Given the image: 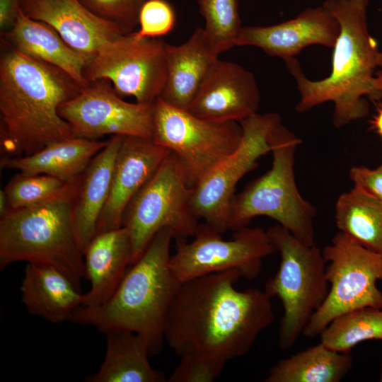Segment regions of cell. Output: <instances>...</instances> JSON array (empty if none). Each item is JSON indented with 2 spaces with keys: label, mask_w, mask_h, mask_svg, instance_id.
<instances>
[{
  "label": "cell",
  "mask_w": 382,
  "mask_h": 382,
  "mask_svg": "<svg viewBox=\"0 0 382 382\" xmlns=\"http://www.w3.org/2000/svg\"><path fill=\"white\" fill-rule=\"evenodd\" d=\"M237 270L181 283L168 313L165 341L180 357L204 355L227 362L249 352L272 325L271 298L263 290H238Z\"/></svg>",
  "instance_id": "6da1fadb"
},
{
  "label": "cell",
  "mask_w": 382,
  "mask_h": 382,
  "mask_svg": "<svg viewBox=\"0 0 382 382\" xmlns=\"http://www.w3.org/2000/svg\"><path fill=\"white\" fill-rule=\"evenodd\" d=\"M0 59V149L3 156L31 155L76 137L59 108L81 87L59 68L30 58L6 42Z\"/></svg>",
  "instance_id": "7a4b0ae2"
},
{
  "label": "cell",
  "mask_w": 382,
  "mask_h": 382,
  "mask_svg": "<svg viewBox=\"0 0 382 382\" xmlns=\"http://www.w3.org/2000/svg\"><path fill=\"white\" fill-rule=\"evenodd\" d=\"M369 0H325L323 3L340 25L332 47V69L327 77L313 81L303 74L296 58L285 62L300 94L296 106L298 112H305L332 102V123L341 128L368 115L367 98L378 100L373 81L380 50L369 30Z\"/></svg>",
  "instance_id": "3957f363"
},
{
  "label": "cell",
  "mask_w": 382,
  "mask_h": 382,
  "mask_svg": "<svg viewBox=\"0 0 382 382\" xmlns=\"http://www.w3.org/2000/svg\"><path fill=\"white\" fill-rule=\"evenodd\" d=\"M173 231L165 228L128 267L112 296L100 306H80L69 321L101 332L127 330L146 342L150 356L159 354L170 304L181 284L170 267Z\"/></svg>",
  "instance_id": "277c9868"
},
{
  "label": "cell",
  "mask_w": 382,
  "mask_h": 382,
  "mask_svg": "<svg viewBox=\"0 0 382 382\" xmlns=\"http://www.w3.org/2000/svg\"><path fill=\"white\" fill-rule=\"evenodd\" d=\"M74 194L10 210L0 217L1 270L18 261L49 264L79 287L86 274L74 223Z\"/></svg>",
  "instance_id": "5b68a950"
},
{
  "label": "cell",
  "mask_w": 382,
  "mask_h": 382,
  "mask_svg": "<svg viewBox=\"0 0 382 382\" xmlns=\"http://www.w3.org/2000/svg\"><path fill=\"white\" fill-rule=\"evenodd\" d=\"M301 142L282 124L274 129L270 138L272 167L235 194L229 208L228 229L236 231L264 216L277 221L303 243H316L317 210L300 194L295 179V156Z\"/></svg>",
  "instance_id": "8992f818"
},
{
  "label": "cell",
  "mask_w": 382,
  "mask_h": 382,
  "mask_svg": "<svg viewBox=\"0 0 382 382\" xmlns=\"http://www.w3.org/2000/svg\"><path fill=\"white\" fill-rule=\"evenodd\" d=\"M267 233L280 262L275 274L266 281L264 291L282 303L279 345L287 349L295 345L328 295L327 262L316 243H303L279 224Z\"/></svg>",
  "instance_id": "52a82bcc"
},
{
  "label": "cell",
  "mask_w": 382,
  "mask_h": 382,
  "mask_svg": "<svg viewBox=\"0 0 382 382\" xmlns=\"http://www.w3.org/2000/svg\"><path fill=\"white\" fill-rule=\"evenodd\" d=\"M192 187L172 152L126 207L122 218L132 245L131 264L161 229L170 228L177 243L192 237L199 225L191 207Z\"/></svg>",
  "instance_id": "ba28073f"
},
{
  "label": "cell",
  "mask_w": 382,
  "mask_h": 382,
  "mask_svg": "<svg viewBox=\"0 0 382 382\" xmlns=\"http://www.w3.org/2000/svg\"><path fill=\"white\" fill-rule=\"evenodd\" d=\"M329 283L328 295L303 335H319L336 317L363 307L382 308V254L354 242L338 231L323 250Z\"/></svg>",
  "instance_id": "9c48e42d"
},
{
  "label": "cell",
  "mask_w": 382,
  "mask_h": 382,
  "mask_svg": "<svg viewBox=\"0 0 382 382\" xmlns=\"http://www.w3.org/2000/svg\"><path fill=\"white\" fill-rule=\"evenodd\" d=\"M242 135L236 121L207 120L160 98L154 103L152 139L175 154L192 188L238 147Z\"/></svg>",
  "instance_id": "30bf717a"
},
{
  "label": "cell",
  "mask_w": 382,
  "mask_h": 382,
  "mask_svg": "<svg viewBox=\"0 0 382 382\" xmlns=\"http://www.w3.org/2000/svg\"><path fill=\"white\" fill-rule=\"evenodd\" d=\"M239 123L243 135L238 147L192 188L194 214L221 234L228 230L229 208L238 183L257 166L261 156L271 151V136L282 120L277 112H257Z\"/></svg>",
  "instance_id": "8fae6325"
},
{
  "label": "cell",
  "mask_w": 382,
  "mask_h": 382,
  "mask_svg": "<svg viewBox=\"0 0 382 382\" xmlns=\"http://www.w3.org/2000/svg\"><path fill=\"white\" fill-rule=\"evenodd\" d=\"M166 42L157 37H139L135 32L108 42L88 62L84 77L89 82L110 81L120 96L152 104L167 79Z\"/></svg>",
  "instance_id": "7c38bea8"
},
{
  "label": "cell",
  "mask_w": 382,
  "mask_h": 382,
  "mask_svg": "<svg viewBox=\"0 0 382 382\" xmlns=\"http://www.w3.org/2000/svg\"><path fill=\"white\" fill-rule=\"evenodd\" d=\"M221 235L204 222L198 225L191 241L177 243L170 267L181 283L229 270L253 279L261 272L262 259L275 252L267 231L261 228L244 227L236 231L231 240Z\"/></svg>",
  "instance_id": "4fadbf2b"
},
{
  "label": "cell",
  "mask_w": 382,
  "mask_h": 382,
  "mask_svg": "<svg viewBox=\"0 0 382 382\" xmlns=\"http://www.w3.org/2000/svg\"><path fill=\"white\" fill-rule=\"evenodd\" d=\"M154 103L127 102L110 81L98 80L89 82L62 103L59 114L70 125L76 137L97 139L112 134L152 139Z\"/></svg>",
  "instance_id": "5bb4252c"
},
{
  "label": "cell",
  "mask_w": 382,
  "mask_h": 382,
  "mask_svg": "<svg viewBox=\"0 0 382 382\" xmlns=\"http://www.w3.org/2000/svg\"><path fill=\"white\" fill-rule=\"evenodd\" d=\"M340 33L337 19L323 6L308 7L295 18L270 25L243 26L235 46H253L285 62L313 45L332 48Z\"/></svg>",
  "instance_id": "9a60e30c"
},
{
  "label": "cell",
  "mask_w": 382,
  "mask_h": 382,
  "mask_svg": "<svg viewBox=\"0 0 382 382\" xmlns=\"http://www.w3.org/2000/svg\"><path fill=\"white\" fill-rule=\"evenodd\" d=\"M260 101L253 74L237 63L218 58L188 110L207 120L240 122L257 112Z\"/></svg>",
  "instance_id": "2e32d148"
},
{
  "label": "cell",
  "mask_w": 382,
  "mask_h": 382,
  "mask_svg": "<svg viewBox=\"0 0 382 382\" xmlns=\"http://www.w3.org/2000/svg\"><path fill=\"white\" fill-rule=\"evenodd\" d=\"M20 8L28 18L53 28L88 62L105 44L130 33L96 16L79 0H20Z\"/></svg>",
  "instance_id": "e0dca14e"
},
{
  "label": "cell",
  "mask_w": 382,
  "mask_h": 382,
  "mask_svg": "<svg viewBox=\"0 0 382 382\" xmlns=\"http://www.w3.org/2000/svg\"><path fill=\"white\" fill-rule=\"evenodd\" d=\"M170 153L151 139L122 137L115 161L109 196L96 233L122 226L126 207Z\"/></svg>",
  "instance_id": "ac0fdd59"
},
{
  "label": "cell",
  "mask_w": 382,
  "mask_h": 382,
  "mask_svg": "<svg viewBox=\"0 0 382 382\" xmlns=\"http://www.w3.org/2000/svg\"><path fill=\"white\" fill-rule=\"evenodd\" d=\"M86 278L91 288L83 294L82 306L93 308L105 303L114 294L132 260V245L127 230L98 232L83 252Z\"/></svg>",
  "instance_id": "d6986e66"
},
{
  "label": "cell",
  "mask_w": 382,
  "mask_h": 382,
  "mask_svg": "<svg viewBox=\"0 0 382 382\" xmlns=\"http://www.w3.org/2000/svg\"><path fill=\"white\" fill-rule=\"evenodd\" d=\"M167 79L158 98L166 103L188 110L206 75L218 59L207 43L203 28H195L180 45L166 42Z\"/></svg>",
  "instance_id": "ffe728a7"
},
{
  "label": "cell",
  "mask_w": 382,
  "mask_h": 382,
  "mask_svg": "<svg viewBox=\"0 0 382 382\" xmlns=\"http://www.w3.org/2000/svg\"><path fill=\"white\" fill-rule=\"evenodd\" d=\"M20 289L28 313L52 323L69 320L83 302L79 287L49 264L27 262Z\"/></svg>",
  "instance_id": "44dd1931"
},
{
  "label": "cell",
  "mask_w": 382,
  "mask_h": 382,
  "mask_svg": "<svg viewBox=\"0 0 382 382\" xmlns=\"http://www.w3.org/2000/svg\"><path fill=\"white\" fill-rule=\"evenodd\" d=\"M1 40L23 54L62 70L81 88L88 84L84 77L88 60L53 28L28 18L21 8L12 28L1 33Z\"/></svg>",
  "instance_id": "7402d4cb"
},
{
  "label": "cell",
  "mask_w": 382,
  "mask_h": 382,
  "mask_svg": "<svg viewBox=\"0 0 382 382\" xmlns=\"http://www.w3.org/2000/svg\"><path fill=\"white\" fill-rule=\"evenodd\" d=\"M122 136L113 135L79 177L73 199V217L79 243L84 252L97 231L107 202L115 158Z\"/></svg>",
  "instance_id": "603a6c76"
},
{
  "label": "cell",
  "mask_w": 382,
  "mask_h": 382,
  "mask_svg": "<svg viewBox=\"0 0 382 382\" xmlns=\"http://www.w3.org/2000/svg\"><path fill=\"white\" fill-rule=\"evenodd\" d=\"M108 141L74 137L47 144L26 156H2L0 166L25 175H47L66 182L76 180Z\"/></svg>",
  "instance_id": "cb8c5ba5"
},
{
  "label": "cell",
  "mask_w": 382,
  "mask_h": 382,
  "mask_svg": "<svg viewBox=\"0 0 382 382\" xmlns=\"http://www.w3.org/2000/svg\"><path fill=\"white\" fill-rule=\"evenodd\" d=\"M107 345L104 360L98 372L86 378L88 382H164L161 371L150 364L148 345L137 333L116 330L105 333Z\"/></svg>",
  "instance_id": "d4e9b609"
},
{
  "label": "cell",
  "mask_w": 382,
  "mask_h": 382,
  "mask_svg": "<svg viewBox=\"0 0 382 382\" xmlns=\"http://www.w3.org/2000/svg\"><path fill=\"white\" fill-rule=\"evenodd\" d=\"M352 365L350 352H338L320 342L279 361L264 381L340 382Z\"/></svg>",
  "instance_id": "484cf974"
},
{
  "label": "cell",
  "mask_w": 382,
  "mask_h": 382,
  "mask_svg": "<svg viewBox=\"0 0 382 382\" xmlns=\"http://www.w3.org/2000/svg\"><path fill=\"white\" fill-rule=\"evenodd\" d=\"M335 219L338 231L382 254V199L354 186L338 197Z\"/></svg>",
  "instance_id": "4316f807"
},
{
  "label": "cell",
  "mask_w": 382,
  "mask_h": 382,
  "mask_svg": "<svg viewBox=\"0 0 382 382\" xmlns=\"http://www.w3.org/2000/svg\"><path fill=\"white\" fill-rule=\"evenodd\" d=\"M320 342L342 352L360 342L382 340V308L363 307L334 318L320 333Z\"/></svg>",
  "instance_id": "83f0119b"
},
{
  "label": "cell",
  "mask_w": 382,
  "mask_h": 382,
  "mask_svg": "<svg viewBox=\"0 0 382 382\" xmlns=\"http://www.w3.org/2000/svg\"><path fill=\"white\" fill-rule=\"evenodd\" d=\"M204 19L206 40L216 54L235 46L242 28L239 0H195Z\"/></svg>",
  "instance_id": "f1b7e54d"
},
{
  "label": "cell",
  "mask_w": 382,
  "mask_h": 382,
  "mask_svg": "<svg viewBox=\"0 0 382 382\" xmlns=\"http://www.w3.org/2000/svg\"><path fill=\"white\" fill-rule=\"evenodd\" d=\"M79 177L74 181L66 182L47 175H25L19 173L9 180L4 189L9 211L73 194L76 191Z\"/></svg>",
  "instance_id": "f546056e"
},
{
  "label": "cell",
  "mask_w": 382,
  "mask_h": 382,
  "mask_svg": "<svg viewBox=\"0 0 382 382\" xmlns=\"http://www.w3.org/2000/svg\"><path fill=\"white\" fill-rule=\"evenodd\" d=\"M176 23L173 6L166 0H146L139 17V37H158L170 33Z\"/></svg>",
  "instance_id": "4dcf8cb0"
},
{
  "label": "cell",
  "mask_w": 382,
  "mask_h": 382,
  "mask_svg": "<svg viewBox=\"0 0 382 382\" xmlns=\"http://www.w3.org/2000/svg\"><path fill=\"white\" fill-rule=\"evenodd\" d=\"M96 16L130 32L139 25L141 8L146 0H79Z\"/></svg>",
  "instance_id": "1f68e13d"
},
{
  "label": "cell",
  "mask_w": 382,
  "mask_h": 382,
  "mask_svg": "<svg viewBox=\"0 0 382 382\" xmlns=\"http://www.w3.org/2000/svg\"><path fill=\"white\" fill-rule=\"evenodd\" d=\"M226 362L204 355L182 356L168 382H212L222 371Z\"/></svg>",
  "instance_id": "d6a6232c"
},
{
  "label": "cell",
  "mask_w": 382,
  "mask_h": 382,
  "mask_svg": "<svg viewBox=\"0 0 382 382\" xmlns=\"http://www.w3.org/2000/svg\"><path fill=\"white\" fill-rule=\"evenodd\" d=\"M349 177L354 186L382 199V163L374 168L353 166L349 169Z\"/></svg>",
  "instance_id": "836d02e7"
},
{
  "label": "cell",
  "mask_w": 382,
  "mask_h": 382,
  "mask_svg": "<svg viewBox=\"0 0 382 382\" xmlns=\"http://www.w3.org/2000/svg\"><path fill=\"white\" fill-rule=\"evenodd\" d=\"M20 11V0H0V28L2 32L13 25Z\"/></svg>",
  "instance_id": "e575fe53"
},
{
  "label": "cell",
  "mask_w": 382,
  "mask_h": 382,
  "mask_svg": "<svg viewBox=\"0 0 382 382\" xmlns=\"http://www.w3.org/2000/svg\"><path fill=\"white\" fill-rule=\"evenodd\" d=\"M374 89L380 99L382 97V51H379L377 57V68L373 81Z\"/></svg>",
  "instance_id": "d590c367"
},
{
  "label": "cell",
  "mask_w": 382,
  "mask_h": 382,
  "mask_svg": "<svg viewBox=\"0 0 382 382\" xmlns=\"http://www.w3.org/2000/svg\"><path fill=\"white\" fill-rule=\"evenodd\" d=\"M371 128L382 139V103H378L376 108V112L370 120Z\"/></svg>",
  "instance_id": "8d00e7d4"
},
{
  "label": "cell",
  "mask_w": 382,
  "mask_h": 382,
  "mask_svg": "<svg viewBox=\"0 0 382 382\" xmlns=\"http://www.w3.org/2000/svg\"><path fill=\"white\" fill-rule=\"evenodd\" d=\"M8 212L9 207L7 197L4 190H1L0 191V217L4 216Z\"/></svg>",
  "instance_id": "74e56055"
},
{
  "label": "cell",
  "mask_w": 382,
  "mask_h": 382,
  "mask_svg": "<svg viewBox=\"0 0 382 382\" xmlns=\"http://www.w3.org/2000/svg\"><path fill=\"white\" fill-rule=\"evenodd\" d=\"M379 381L382 382V364L381 366V371H380V376H379Z\"/></svg>",
  "instance_id": "f35d334b"
}]
</instances>
